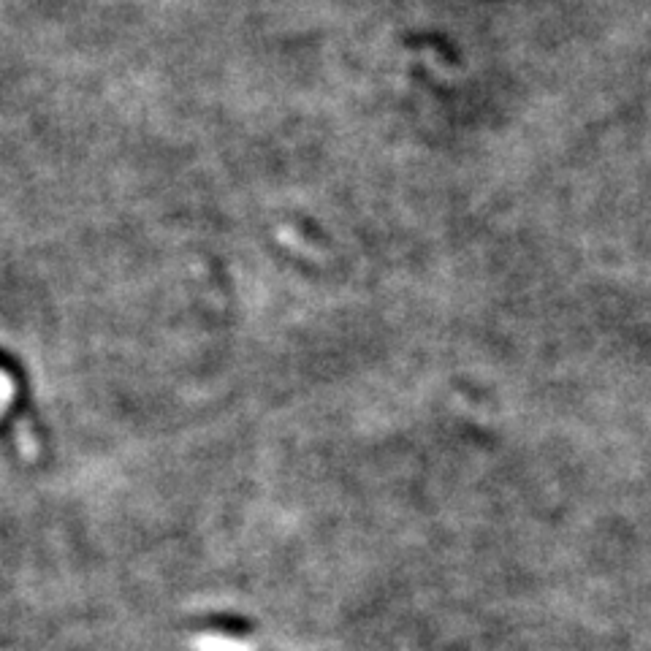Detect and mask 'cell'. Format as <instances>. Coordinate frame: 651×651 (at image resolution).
<instances>
[{
    "mask_svg": "<svg viewBox=\"0 0 651 651\" xmlns=\"http://www.w3.org/2000/svg\"><path fill=\"white\" fill-rule=\"evenodd\" d=\"M17 443H19V451H22V456L33 462V459L38 456V445H36V440H33L30 429L25 424H22V421L17 424Z\"/></svg>",
    "mask_w": 651,
    "mask_h": 651,
    "instance_id": "7a4b0ae2",
    "label": "cell"
},
{
    "mask_svg": "<svg viewBox=\"0 0 651 651\" xmlns=\"http://www.w3.org/2000/svg\"><path fill=\"white\" fill-rule=\"evenodd\" d=\"M196 651H250L247 643L231 641V638H220V635H201L193 641Z\"/></svg>",
    "mask_w": 651,
    "mask_h": 651,
    "instance_id": "6da1fadb",
    "label": "cell"
},
{
    "mask_svg": "<svg viewBox=\"0 0 651 651\" xmlns=\"http://www.w3.org/2000/svg\"><path fill=\"white\" fill-rule=\"evenodd\" d=\"M11 399H14V383L6 372H0V418L6 413V407L11 405Z\"/></svg>",
    "mask_w": 651,
    "mask_h": 651,
    "instance_id": "3957f363",
    "label": "cell"
}]
</instances>
